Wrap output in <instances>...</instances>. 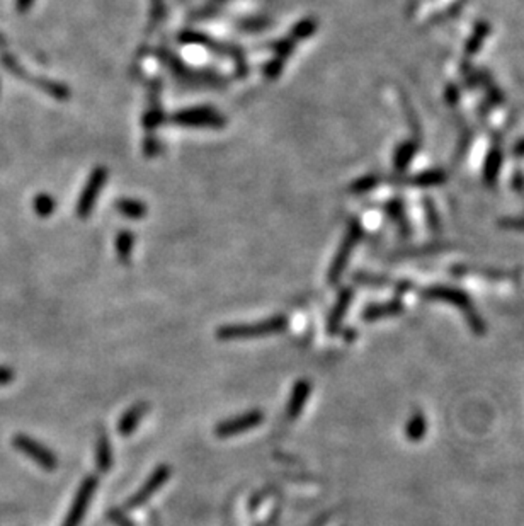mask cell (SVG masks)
<instances>
[{"mask_svg":"<svg viewBox=\"0 0 524 526\" xmlns=\"http://www.w3.org/2000/svg\"><path fill=\"white\" fill-rule=\"evenodd\" d=\"M288 327V321L284 315H276L266 321L254 322V324H237V325H223L216 331V337L220 341H245L255 339V337L271 336L280 334Z\"/></svg>","mask_w":524,"mask_h":526,"instance_id":"6da1fadb","label":"cell"},{"mask_svg":"<svg viewBox=\"0 0 524 526\" xmlns=\"http://www.w3.org/2000/svg\"><path fill=\"white\" fill-rule=\"evenodd\" d=\"M180 43H186V45H200V46H205V48H209L211 52H215L216 55H222V57H227L230 58V60L235 61V65H237V75H245L247 74V60H245V55L244 52H242L240 48H237V46H232V45H227V43H218L215 41L213 38H209V36H205L201 34V32H196V31H184L182 34H180Z\"/></svg>","mask_w":524,"mask_h":526,"instance_id":"7a4b0ae2","label":"cell"},{"mask_svg":"<svg viewBox=\"0 0 524 526\" xmlns=\"http://www.w3.org/2000/svg\"><path fill=\"white\" fill-rule=\"evenodd\" d=\"M171 123L179 126H189V128H223L225 118L213 108H194V110H184L172 114Z\"/></svg>","mask_w":524,"mask_h":526,"instance_id":"3957f363","label":"cell"},{"mask_svg":"<svg viewBox=\"0 0 524 526\" xmlns=\"http://www.w3.org/2000/svg\"><path fill=\"white\" fill-rule=\"evenodd\" d=\"M0 61L6 65V68L10 72V74H14L16 77H19V79H24L26 82H31L32 85H36L38 89L45 90L48 96L55 97V99H59V101L70 99V92H68L67 87L61 85V83H59V82H52V81H48V79L34 77V75L28 74V72L23 68V65H21L14 57L2 55L0 57Z\"/></svg>","mask_w":524,"mask_h":526,"instance_id":"277c9868","label":"cell"},{"mask_svg":"<svg viewBox=\"0 0 524 526\" xmlns=\"http://www.w3.org/2000/svg\"><path fill=\"white\" fill-rule=\"evenodd\" d=\"M361 234H363V230H361L359 222H350L348 232H346L344 235V241H342L341 247H339L337 254H335L334 263H332L331 270H328V281H331L332 285H335V283L339 281V278H341V274L344 273L346 266H348L349 263L350 252H353L354 247L357 245V242H359Z\"/></svg>","mask_w":524,"mask_h":526,"instance_id":"5b68a950","label":"cell"},{"mask_svg":"<svg viewBox=\"0 0 524 526\" xmlns=\"http://www.w3.org/2000/svg\"><path fill=\"white\" fill-rule=\"evenodd\" d=\"M106 179H107L106 167H96V169L92 170V174L89 176L87 184H85L84 191H82L81 198H78V203H77L78 219L82 220L89 219L90 212L94 210V205H96L97 198H99L101 191H103Z\"/></svg>","mask_w":524,"mask_h":526,"instance_id":"8992f818","label":"cell"},{"mask_svg":"<svg viewBox=\"0 0 524 526\" xmlns=\"http://www.w3.org/2000/svg\"><path fill=\"white\" fill-rule=\"evenodd\" d=\"M155 57L160 58L169 68L180 77L182 81H189V82H201V83H209V85H220V77L215 75L213 72H203V70H191L187 68V65H184L179 58L172 55L171 52L167 50H155L154 52Z\"/></svg>","mask_w":524,"mask_h":526,"instance_id":"52a82bcc","label":"cell"},{"mask_svg":"<svg viewBox=\"0 0 524 526\" xmlns=\"http://www.w3.org/2000/svg\"><path fill=\"white\" fill-rule=\"evenodd\" d=\"M12 443L21 453L30 456L32 462L41 467V469L50 472L59 469V458H56L46 446L38 443V441L32 440V438L24 436V434H17L12 440Z\"/></svg>","mask_w":524,"mask_h":526,"instance_id":"ba28073f","label":"cell"},{"mask_svg":"<svg viewBox=\"0 0 524 526\" xmlns=\"http://www.w3.org/2000/svg\"><path fill=\"white\" fill-rule=\"evenodd\" d=\"M262 421H264V414L261 411L244 412V414L230 417V419L220 423L218 426L215 427V434L218 438H222V440H225V438L238 436V434L245 433V431L254 429V427L259 426Z\"/></svg>","mask_w":524,"mask_h":526,"instance_id":"9c48e42d","label":"cell"},{"mask_svg":"<svg viewBox=\"0 0 524 526\" xmlns=\"http://www.w3.org/2000/svg\"><path fill=\"white\" fill-rule=\"evenodd\" d=\"M96 489H97V478L90 475V477H87L84 482H82L81 487H78V492L77 496H75L74 504H72L70 511H68L67 518H65L63 525L61 526L81 525V521L84 520L85 513H87V507L90 500H92V496L94 492H96Z\"/></svg>","mask_w":524,"mask_h":526,"instance_id":"30bf717a","label":"cell"},{"mask_svg":"<svg viewBox=\"0 0 524 526\" xmlns=\"http://www.w3.org/2000/svg\"><path fill=\"white\" fill-rule=\"evenodd\" d=\"M171 467L169 465H160L157 470L154 472V474L148 477V481L145 482V484L142 485V489H140L138 492H136L135 496H132L128 500V504H126V509H136V507L143 506V504L147 503L148 499L151 498V496L155 494V492L158 491V489L162 487V485L165 484V482L171 478Z\"/></svg>","mask_w":524,"mask_h":526,"instance_id":"8fae6325","label":"cell"},{"mask_svg":"<svg viewBox=\"0 0 524 526\" xmlns=\"http://www.w3.org/2000/svg\"><path fill=\"white\" fill-rule=\"evenodd\" d=\"M160 89L162 83L155 79V81L150 82V108L143 116V126H145L148 135H154L155 130L165 121L164 111L160 108Z\"/></svg>","mask_w":524,"mask_h":526,"instance_id":"7c38bea8","label":"cell"},{"mask_svg":"<svg viewBox=\"0 0 524 526\" xmlns=\"http://www.w3.org/2000/svg\"><path fill=\"white\" fill-rule=\"evenodd\" d=\"M148 412V404L147 402H138V404L132 405L125 414L121 416L118 423V433L121 434L123 438H128L135 433L136 427L140 426L142 419L145 417Z\"/></svg>","mask_w":524,"mask_h":526,"instance_id":"4fadbf2b","label":"cell"},{"mask_svg":"<svg viewBox=\"0 0 524 526\" xmlns=\"http://www.w3.org/2000/svg\"><path fill=\"white\" fill-rule=\"evenodd\" d=\"M310 392H312V387H310L308 380L302 378L295 383L290 402H288V407H286V416L290 417L291 421H295L296 417L303 412L306 401H308L310 397Z\"/></svg>","mask_w":524,"mask_h":526,"instance_id":"5bb4252c","label":"cell"},{"mask_svg":"<svg viewBox=\"0 0 524 526\" xmlns=\"http://www.w3.org/2000/svg\"><path fill=\"white\" fill-rule=\"evenodd\" d=\"M97 469L101 470V474H106L113 469V446H111L109 438L106 436L104 431H101L99 440H97Z\"/></svg>","mask_w":524,"mask_h":526,"instance_id":"9a60e30c","label":"cell"},{"mask_svg":"<svg viewBox=\"0 0 524 526\" xmlns=\"http://www.w3.org/2000/svg\"><path fill=\"white\" fill-rule=\"evenodd\" d=\"M350 296H353V292H350L349 288L342 290V293L339 295L337 303L334 305V308H332V312H331V317H328L327 329L331 332H335L339 329V325H341L342 318H344V315H346V310H348V307L350 303Z\"/></svg>","mask_w":524,"mask_h":526,"instance_id":"2e32d148","label":"cell"},{"mask_svg":"<svg viewBox=\"0 0 524 526\" xmlns=\"http://www.w3.org/2000/svg\"><path fill=\"white\" fill-rule=\"evenodd\" d=\"M116 210L119 213H121L123 216H126V219H132V220L145 219V215L148 212L145 203L138 201V199H129V198L118 199Z\"/></svg>","mask_w":524,"mask_h":526,"instance_id":"e0dca14e","label":"cell"},{"mask_svg":"<svg viewBox=\"0 0 524 526\" xmlns=\"http://www.w3.org/2000/svg\"><path fill=\"white\" fill-rule=\"evenodd\" d=\"M133 244H135V237H133L132 232H119V235L116 237V252L121 263H128L129 261Z\"/></svg>","mask_w":524,"mask_h":526,"instance_id":"ac0fdd59","label":"cell"},{"mask_svg":"<svg viewBox=\"0 0 524 526\" xmlns=\"http://www.w3.org/2000/svg\"><path fill=\"white\" fill-rule=\"evenodd\" d=\"M315 31H317V21L315 19H303L291 29L290 38L295 39V41L298 43L300 39H306L308 36H312Z\"/></svg>","mask_w":524,"mask_h":526,"instance_id":"d6986e66","label":"cell"},{"mask_svg":"<svg viewBox=\"0 0 524 526\" xmlns=\"http://www.w3.org/2000/svg\"><path fill=\"white\" fill-rule=\"evenodd\" d=\"M34 212L43 219H46L55 212V199L50 194H38L34 198Z\"/></svg>","mask_w":524,"mask_h":526,"instance_id":"ffe728a7","label":"cell"},{"mask_svg":"<svg viewBox=\"0 0 524 526\" xmlns=\"http://www.w3.org/2000/svg\"><path fill=\"white\" fill-rule=\"evenodd\" d=\"M399 310V307L397 305H373V307L366 308L363 314L364 321H375V318H379V317H385V315H390V314H395V312Z\"/></svg>","mask_w":524,"mask_h":526,"instance_id":"44dd1931","label":"cell"},{"mask_svg":"<svg viewBox=\"0 0 524 526\" xmlns=\"http://www.w3.org/2000/svg\"><path fill=\"white\" fill-rule=\"evenodd\" d=\"M414 152H415L414 143H404L395 154V167L397 169L399 170L406 169L408 162H410V159L414 157Z\"/></svg>","mask_w":524,"mask_h":526,"instance_id":"7402d4cb","label":"cell"},{"mask_svg":"<svg viewBox=\"0 0 524 526\" xmlns=\"http://www.w3.org/2000/svg\"><path fill=\"white\" fill-rule=\"evenodd\" d=\"M501 152L499 150H494L492 154L489 155V159H487V164H485V179L489 181V183H494L495 181V176H497V170L499 167H501Z\"/></svg>","mask_w":524,"mask_h":526,"instance_id":"603a6c76","label":"cell"},{"mask_svg":"<svg viewBox=\"0 0 524 526\" xmlns=\"http://www.w3.org/2000/svg\"><path fill=\"white\" fill-rule=\"evenodd\" d=\"M444 181V174L439 170H431V172L419 174L417 177H414L415 184H421V186H436Z\"/></svg>","mask_w":524,"mask_h":526,"instance_id":"cb8c5ba5","label":"cell"},{"mask_svg":"<svg viewBox=\"0 0 524 526\" xmlns=\"http://www.w3.org/2000/svg\"><path fill=\"white\" fill-rule=\"evenodd\" d=\"M378 177L377 176H366V177H361V179H357L356 183H353V186H350V191L353 193H368V191L373 190L375 186L378 184Z\"/></svg>","mask_w":524,"mask_h":526,"instance_id":"d4e9b609","label":"cell"},{"mask_svg":"<svg viewBox=\"0 0 524 526\" xmlns=\"http://www.w3.org/2000/svg\"><path fill=\"white\" fill-rule=\"evenodd\" d=\"M487 31H489V28H487L485 24H480L479 29H476V32L473 34L472 41H470L468 46H466V50H468L470 55H473V52L480 48V45H482V41H483V36L487 34Z\"/></svg>","mask_w":524,"mask_h":526,"instance_id":"484cf974","label":"cell"},{"mask_svg":"<svg viewBox=\"0 0 524 526\" xmlns=\"http://www.w3.org/2000/svg\"><path fill=\"white\" fill-rule=\"evenodd\" d=\"M227 2H229V0H211V2H209L208 6H206L205 9L201 10L200 14H198V16H196V19H205V17H209V16H213V14H215L216 10L220 9V7H223V6H225Z\"/></svg>","mask_w":524,"mask_h":526,"instance_id":"4316f807","label":"cell"},{"mask_svg":"<svg viewBox=\"0 0 524 526\" xmlns=\"http://www.w3.org/2000/svg\"><path fill=\"white\" fill-rule=\"evenodd\" d=\"M165 14V2L164 0H151V23H160L162 17Z\"/></svg>","mask_w":524,"mask_h":526,"instance_id":"83f0119b","label":"cell"},{"mask_svg":"<svg viewBox=\"0 0 524 526\" xmlns=\"http://www.w3.org/2000/svg\"><path fill=\"white\" fill-rule=\"evenodd\" d=\"M143 148H145L147 157H155V155L160 152V143H158V140L155 139L154 135H147V140H145V143H143Z\"/></svg>","mask_w":524,"mask_h":526,"instance_id":"f1b7e54d","label":"cell"},{"mask_svg":"<svg viewBox=\"0 0 524 526\" xmlns=\"http://www.w3.org/2000/svg\"><path fill=\"white\" fill-rule=\"evenodd\" d=\"M424 426H426V423L422 421V417H415V419L410 423V426H408V436L419 438L421 436L422 429H424Z\"/></svg>","mask_w":524,"mask_h":526,"instance_id":"f546056e","label":"cell"},{"mask_svg":"<svg viewBox=\"0 0 524 526\" xmlns=\"http://www.w3.org/2000/svg\"><path fill=\"white\" fill-rule=\"evenodd\" d=\"M14 380V372L7 366H0V385H9Z\"/></svg>","mask_w":524,"mask_h":526,"instance_id":"4dcf8cb0","label":"cell"},{"mask_svg":"<svg viewBox=\"0 0 524 526\" xmlns=\"http://www.w3.org/2000/svg\"><path fill=\"white\" fill-rule=\"evenodd\" d=\"M32 3H34V0H16V7L19 12H26V10H30Z\"/></svg>","mask_w":524,"mask_h":526,"instance_id":"1f68e13d","label":"cell"},{"mask_svg":"<svg viewBox=\"0 0 524 526\" xmlns=\"http://www.w3.org/2000/svg\"><path fill=\"white\" fill-rule=\"evenodd\" d=\"M261 28H264L262 21H245L244 23V29H249V31H259Z\"/></svg>","mask_w":524,"mask_h":526,"instance_id":"d6a6232c","label":"cell"},{"mask_svg":"<svg viewBox=\"0 0 524 526\" xmlns=\"http://www.w3.org/2000/svg\"><path fill=\"white\" fill-rule=\"evenodd\" d=\"M502 225L511 228H523L524 230V220H507V222H502Z\"/></svg>","mask_w":524,"mask_h":526,"instance_id":"836d02e7","label":"cell"},{"mask_svg":"<svg viewBox=\"0 0 524 526\" xmlns=\"http://www.w3.org/2000/svg\"><path fill=\"white\" fill-rule=\"evenodd\" d=\"M514 154H516V155H524V140L518 141V143H516V147H514Z\"/></svg>","mask_w":524,"mask_h":526,"instance_id":"e575fe53","label":"cell"}]
</instances>
